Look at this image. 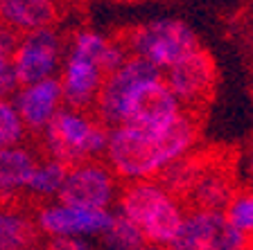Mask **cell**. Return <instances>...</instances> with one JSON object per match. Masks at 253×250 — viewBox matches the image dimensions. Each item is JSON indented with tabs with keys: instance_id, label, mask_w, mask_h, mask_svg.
<instances>
[{
	"instance_id": "cell-1",
	"label": "cell",
	"mask_w": 253,
	"mask_h": 250,
	"mask_svg": "<svg viewBox=\"0 0 253 250\" xmlns=\"http://www.w3.org/2000/svg\"><path fill=\"white\" fill-rule=\"evenodd\" d=\"M197 138L199 122L195 113L183 110L181 117L161 129L131 124L111 129L104 158L111 172L125 182L154 180L169 165L192 153Z\"/></svg>"
},
{
	"instance_id": "cell-2",
	"label": "cell",
	"mask_w": 253,
	"mask_h": 250,
	"mask_svg": "<svg viewBox=\"0 0 253 250\" xmlns=\"http://www.w3.org/2000/svg\"><path fill=\"white\" fill-rule=\"evenodd\" d=\"M126 59L129 52L122 41H113L93 30L77 32L68 45L59 74L66 108H95L106 74L118 70Z\"/></svg>"
},
{
	"instance_id": "cell-3",
	"label": "cell",
	"mask_w": 253,
	"mask_h": 250,
	"mask_svg": "<svg viewBox=\"0 0 253 250\" xmlns=\"http://www.w3.org/2000/svg\"><path fill=\"white\" fill-rule=\"evenodd\" d=\"M118 212L140 230L147 244L163 248L176 237L185 219L181 198L158 180L126 182L118 196Z\"/></svg>"
},
{
	"instance_id": "cell-4",
	"label": "cell",
	"mask_w": 253,
	"mask_h": 250,
	"mask_svg": "<svg viewBox=\"0 0 253 250\" xmlns=\"http://www.w3.org/2000/svg\"><path fill=\"white\" fill-rule=\"evenodd\" d=\"M109 126L88 110L61 108L41 133L47 158L75 167L104 156L109 144Z\"/></svg>"
},
{
	"instance_id": "cell-5",
	"label": "cell",
	"mask_w": 253,
	"mask_h": 250,
	"mask_svg": "<svg viewBox=\"0 0 253 250\" xmlns=\"http://www.w3.org/2000/svg\"><path fill=\"white\" fill-rule=\"evenodd\" d=\"M129 57H138L152 63L161 72L197 52L201 47L195 30L179 18H161V21L142 23L129 30L122 38Z\"/></svg>"
},
{
	"instance_id": "cell-6",
	"label": "cell",
	"mask_w": 253,
	"mask_h": 250,
	"mask_svg": "<svg viewBox=\"0 0 253 250\" xmlns=\"http://www.w3.org/2000/svg\"><path fill=\"white\" fill-rule=\"evenodd\" d=\"M251 244L228 223L224 212L190 210L168 250H247Z\"/></svg>"
},
{
	"instance_id": "cell-7",
	"label": "cell",
	"mask_w": 253,
	"mask_h": 250,
	"mask_svg": "<svg viewBox=\"0 0 253 250\" xmlns=\"http://www.w3.org/2000/svg\"><path fill=\"white\" fill-rule=\"evenodd\" d=\"M63 43L52 27L23 34L18 38L11 66L21 86L54 79L63 66Z\"/></svg>"
},
{
	"instance_id": "cell-8",
	"label": "cell",
	"mask_w": 253,
	"mask_h": 250,
	"mask_svg": "<svg viewBox=\"0 0 253 250\" xmlns=\"http://www.w3.org/2000/svg\"><path fill=\"white\" fill-rule=\"evenodd\" d=\"M118 196V176L111 167L90 160L70 167L57 201L88 210H111Z\"/></svg>"
},
{
	"instance_id": "cell-9",
	"label": "cell",
	"mask_w": 253,
	"mask_h": 250,
	"mask_svg": "<svg viewBox=\"0 0 253 250\" xmlns=\"http://www.w3.org/2000/svg\"><path fill=\"white\" fill-rule=\"evenodd\" d=\"M161 74L163 72L154 68L152 63L142 61L138 57H129L118 70L106 74L102 90L97 95V102H95V117L109 129L120 126L122 117H125V104L129 95L136 90V86L154 77H161Z\"/></svg>"
},
{
	"instance_id": "cell-10",
	"label": "cell",
	"mask_w": 253,
	"mask_h": 250,
	"mask_svg": "<svg viewBox=\"0 0 253 250\" xmlns=\"http://www.w3.org/2000/svg\"><path fill=\"white\" fill-rule=\"evenodd\" d=\"M183 104L172 93L163 74L136 86L125 104V117L122 124L147 126V129H161L172 124L176 117L183 115ZM120 124V126H122Z\"/></svg>"
},
{
	"instance_id": "cell-11",
	"label": "cell",
	"mask_w": 253,
	"mask_h": 250,
	"mask_svg": "<svg viewBox=\"0 0 253 250\" xmlns=\"http://www.w3.org/2000/svg\"><path fill=\"white\" fill-rule=\"evenodd\" d=\"M163 79L172 88V93L179 97L183 108L192 113L195 108L211 102L217 86V68L211 54L204 47H199L197 52L188 54L176 66L165 70Z\"/></svg>"
},
{
	"instance_id": "cell-12",
	"label": "cell",
	"mask_w": 253,
	"mask_h": 250,
	"mask_svg": "<svg viewBox=\"0 0 253 250\" xmlns=\"http://www.w3.org/2000/svg\"><path fill=\"white\" fill-rule=\"evenodd\" d=\"M116 212L111 210H88L68 205L61 201L45 203L37 212V228L43 235L52 237H102L111 228Z\"/></svg>"
},
{
	"instance_id": "cell-13",
	"label": "cell",
	"mask_w": 253,
	"mask_h": 250,
	"mask_svg": "<svg viewBox=\"0 0 253 250\" xmlns=\"http://www.w3.org/2000/svg\"><path fill=\"white\" fill-rule=\"evenodd\" d=\"M14 106L21 115L27 131L43 133L45 126L57 117V113L66 106L63 102V88L59 77L37 81L30 86H21L14 93Z\"/></svg>"
},
{
	"instance_id": "cell-14",
	"label": "cell",
	"mask_w": 253,
	"mask_h": 250,
	"mask_svg": "<svg viewBox=\"0 0 253 250\" xmlns=\"http://www.w3.org/2000/svg\"><path fill=\"white\" fill-rule=\"evenodd\" d=\"M237 187L233 174L217 160H208L201 169L199 178L195 180L192 189L185 194V203L190 210H211V212H224L231 198L235 196Z\"/></svg>"
},
{
	"instance_id": "cell-15",
	"label": "cell",
	"mask_w": 253,
	"mask_h": 250,
	"mask_svg": "<svg viewBox=\"0 0 253 250\" xmlns=\"http://www.w3.org/2000/svg\"><path fill=\"white\" fill-rule=\"evenodd\" d=\"M59 18L57 0H0V23L18 36L52 27Z\"/></svg>"
},
{
	"instance_id": "cell-16",
	"label": "cell",
	"mask_w": 253,
	"mask_h": 250,
	"mask_svg": "<svg viewBox=\"0 0 253 250\" xmlns=\"http://www.w3.org/2000/svg\"><path fill=\"white\" fill-rule=\"evenodd\" d=\"M37 165V156L21 144L0 149V196L27 192Z\"/></svg>"
},
{
	"instance_id": "cell-17",
	"label": "cell",
	"mask_w": 253,
	"mask_h": 250,
	"mask_svg": "<svg viewBox=\"0 0 253 250\" xmlns=\"http://www.w3.org/2000/svg\"><path fill=\"white\" fill-rule=\"evenodd\" d=\"M37 230V221H32L23 212L0 208V250H18L32 246Z\"/></svg>"
},
{
	"instance_id": "cell-18",
	"label": "cell",
	"mask_w": 253,
	"mask_h": 250,
	"mask_svg": "<svg viewBox=\"0 0 253 250\" xmlns=\"http://www.w3.org/2000/svg\"><path fill=\"white\" fill-rule=\"evenodd\" d=\"M68 165L52 160V158H45V160L39 162L34 174H32L27 192L34 194L37 198H59L66 176H68Z\"/></svg>"
},
{
	"instance_id": "cell-19",
	"label": "cell",
	"mask_w": 253,
	"mask_h": 250,
	"mask_svg": "<svg viewBox=\"0 0 253 250\" xmlns=\"http://www.w3.org/2000/svg\"><path fill=\"white\" fill-rule=\"evenodd\" d=\"M102 244L106 250H142L147 246V239L126 216L116 212L111 228L102 235Z\"/></svg>"
},
{
	"instance_id": "cell-20",
	"label": "cell",
	"mask_w": 253,
	"mask_h": 250,
	"mask_svg": "<svg viewBox=\"0 0 253 250\" xmlns=\"http://www.w3.org/2000/svg\"><path fill=\"white\" fill-rule=\"evenodd\" d=\"M224 216L240 235L253 241V187L237 189L235 196L231 198V203L224 210Z\"/></svg>"
},
{
	"instance_id": "cell-21",
	"label": "cell",
	"mask_w": 253,
	"mask_h": 250,
	"mask_svg": "<svg viewBox=\"0 0 253 250\" xmlns=\"http://www.w3.org/2000/svg\"><path fill=\"white\" fill-rule=\"evenodd\" d=\"M25 133L27 129L23 124L18 110H16L14 102L0 97V149L18 146L25 138Z\"/></svg>"
},
{
	"instance_id": "cell-22",
	"label": "cell",
	"mask_w": 253,
	"mask_h": 250,
	"mask_svg": "<svg viewBox=\"0 0 253 250\" xmlns=\"http://www.w3.org/2000/svg\"><path fill=\"white\" fill-rule=\"evenodd\" d=\"M18 88H21V83H18V77H16V72H14L11 59L0 57V97L7 99Z\"/></svg>"
},
{
	"instance_id": "cell-23",
	"label": "cell",
	"mask_w": 253,
	"mask_h": 250,
	"mask_svg": "<svg viewBox=\"0 0 253 250\" xmlns=\"http://www.w3.org/2000/svg\"><path fill=\"white\" fill-rule=\"evenodd\" d=\"M45 250H93L88 239L82 237H52Z\"/></svg>"
},
{
	"instance_id": "cell-24",
	"label": "cell",
	"mask_w": 253,
	"mask_h": 250,
	"mask_svg": "<svg viewBox=\"0 0 253 250\" xmlns=\"http://www.w3.org/2000/svg\"><path fill=\"white\" fill-rule=\"evenodd\" d=\"M249 176L253 178V149H251V153H249Z\"/></svg>"
},
{
	"instance_id": "cell-25",
	"label": "cell",
	"mask_w": 253,
	"mask_h": 250,
	"mask_svg": "<svg viewBox=\"0 0 253 250\" xmlns=\"http://www.w3.org/2000/svg\"><path fill=\"white\" fill-rule=\"evenodd\" d=\"M142 250H168V248H163V246H154V244H147Z\"/></svg>"
},
{
	"instance_id": "cell-26",
	"label": "cell",
	"mask_w": 253,
	"mask_h": 250,
	"mask_svg": "<svg viewBox=\"0 0 253 250\" xmlns=\"http://www.w3.org/2000/svg\"><path fill=\"white\" fill-rule=\"evenodd\" d=\"M18 250H41V248H37V246H25V248H18Z\"/></svg>"
},
{
	"instance_id": "cell-27",
	"label": "cell",
	"mask_w": 253,
	"mask_h": 250,
	"mask_svg": "<svg viewBox=\"0 0 253 250\" xmlns=\"http://www.w3.org/2000/svg\"><path fill=\"white\" fill-rule=\"evenodd\" d=\"M247 250H253V244H251V246H249V248H247Z\"/></svg>"
}]
</instances>
